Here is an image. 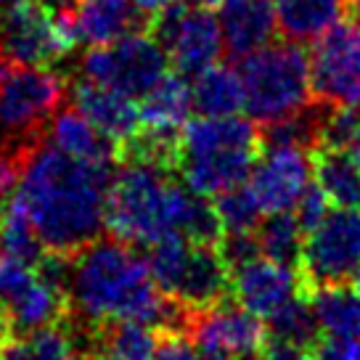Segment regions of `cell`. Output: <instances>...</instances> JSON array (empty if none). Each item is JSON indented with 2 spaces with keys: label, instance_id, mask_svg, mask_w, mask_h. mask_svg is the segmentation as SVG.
Segmentation results:
<instances>
[{
  "label": "cell",
  "instance_id": "ffe728a7",
  "mask_svg": "<svg viewBox=\"0 0 360 360\" xmlns=\"http://www.w3.org/2000/svg\"><path fill=\"white\" fill-rule=\"evenodd\" d=\"M355 0H276L278 32L289 43H313L352 13Z\"/></svg>",
  "mask_w": 360,
  "mask_h": 360
},
{
  "label": "cell",
  "instance_id": "8992f818",
  "mask_svg": "<svg viewBox=\"0 0 360 360\" xmlns=\"http://www.w3.org/2000/svg\"><path fill=\"white\" fill-rule=\"evenodd\" d=\"M244 112L252 122L268 124L304 109L310 96V67L300 43H268L238 61Z\"/></svg>",
  "mask_w": 360,
  "mask_h": 360
},
{
  "label": "cell",
  "instance_id": "f35d334b",
  "mask_svg": "<svg viewBox=\"0 0 360 360\" xmlns=\"http://www.w3.org/2000/svg\"><path fill=\"white\" fill-rule=\"evenodd\" d=\"M19 3H24V0H0V16H3V13H8L11 8H16Z\"/></svg>",
  "mask_w": 360,
  "mask_h": 360
},
{
  "label": "cell",
  "instance_id": "603a6c76",
  "mask_svg": "<svg viewBox=\"0 0 360 360\" xmlns=\"http://www.w3.org/2000/svg\"><path fill=\"white\" fill-rule=\"evenodd\" d=\"M304 297L310 300L323 337L360 339V292L355 283L321 286Z\"/></svg>",
  "mask_w": 360,
  "mask_h": 360
},
{
  "label": "cell",
  "instance_id": "bcb514c9",
  "mask_svg": "<svg viewBox=\"0 0 360 360\" xmlns=\"http://www.w3.org/2000/svg\"><path fill=\"white\" fill-rule=\"evenodd\" d=\"M0 360H3V358H0Z\"/></svg>",
  "mask_w": 360,
  "mask_h": 360
},
{
  "label": "cell",
  "instance_id": "cb8c5ba5",
  "mask_svg": "<svg viewBox=\"0 0 360 360\" xmlns=\"http://www.w3.org/2000/svg\"><path fill=\"white\" fill-rule=\"evenodd\" d=\"M193 112L202 117H231L244 112V85L238 69L212 64L193 77Z\"/></svg>",
  "mask_w": 360,
  "mask_h": 360
},
{
  "label": "cell",
  "instance_id": "f1b7e54d",
  "mask_svg": "<svg viewBox=\"0 0 360 360\" xmlns=\"http://www.w3.org/2000/svg\"><path fill=\"white\" fill-rule=\"evenodd\" d=\"M214 207L223 223V233H255L262 220V210L255 202L247 183L214 196Z\"/></svg>",
  "mask_w": 360,
  "mask_h": 360
},
{
  "label": "cell",
  "instance_id": "7bdbcfd3",
  "mask_svg": "<svg viewBox=\"0 0 360 360\" xmlns=\"http://www.w3.org/2000/svg\"><path fill=\"white\" fill-rule=\"evenodd\" d=\"M352 283H355V289H358V292H360V273H358V276H355V281H352Z\"/></svg>",
  "mask_w": 360,
  "mask_h": 360
},
{
  "label": "cell",
  "instance_id": "7402d4cb",
  "mask_svg": "<svg viewBox=\"0 0 360 360\" xmlns=\"http://www.w3.org/2000/svg\"><path fill=\"white\" fill-rule=\"evenodd\" d=\"M310 167L315 186L326 193L331 207L360 210V167L347 151L315 143L310 148Z\"/></svg>",
  "mask_w": 360,
  "mask_h": 360
},
{
  "label": "cell",
  "instance_id": "5b68a950",
  "mask_svg": "<svg viewBox=\"0 0 360 360\" xmlns=\"http://www.w3.org/2000/svg\"><path fill=\"white\" fill-rule=\"evenodd\" d=\"M146 262L159 289L191 315L231 300V265L217 247L191 244L183 236H165L148 244Z\"/></svg>",
  "mask_w": 360,
  "mask_h": 360
},
{
  "label": "cell",
  "instance_id": "3957f363",
  "mask_svg": "<svg viewBox=\"0 0 360 360\" xmlns=\"http://www.w3.org/2000/svg\"><path fill=\"white\" fill-rule=\"evenodd\" d=\"M172 175L175 172L141 159L120 162L106 193V233L133 247H148L172 233L178 236L180 207L188 186Z\"/></svg>",
  "mask_w": 360,
  "mask_h": 360
},
{
  "label": "cell",
  "instance_id": "ac0fdd59",
  "mask_svg": "<svg viewBox=\"0 0 360 360\" xmlns=\"http://www.w3.org/2000/svg\"><path fill=\"white\" fill-rule=\"evenodd\" d=\"M79 40L90 45H109L127 34L148 32L151 16L133 0H79L75 6Z\"/></svg>",
  "mask_w": 360,
  "mask_h": 360
},
{
  "label": "cell",
  "instance_id": "836d02e7",
  "mask_svg": "<svg viewBox=\"0 0 360 360\" xmlns=\"http://www.w3.org/2000/svg\"><path fill=\"white\" fill-rule=\"evenodd\" d=\"M22 175V162L13 157L11 151L0 146V207L6 204V196L13 188V183Z\"/></svg>",
  "mask_w": 360,
  "mask_h": 360
},
{
  "label": "cell",
  "instance_id": "52a82bcc",
  "mask_svg": "<svg viewBox=\"0 0 360 360\" xmlns=\"http://www.w3.org/2000/svg\"><path fill=\"white\" fill-rule=\"evenodd\" d=\"M297 273L304 294L355 281L360 273V210L331 207L326 217L304 233Z\"/></svg>",
  "mask_w": 360,
  "mask_h": 360
},
{
  "label": "cell",
  "instance_id": "b9f144b4",
  "mask_svg": "<svg viewBox=\"0 0 360 360\" xmlns=\"http://www.w3.org/2000/svg\"><path fill=\"white\" fill-rule=\"evenodd\" d=\"M352 13H355V19L360 24V0H355V6H352Z\"/></svg>",
  "mask_w": 360,
  "mask_h": 360
},
{
  "label": "cell",
  "instance_id": "4dcf8cb0",
  "mask_svg": "<svg viewBox=\"0 0 360 360\" xmlns=\"http://www.w3.org/2000/svg\"><path fill=\"white\" fill-rule=\"evenodd\" d=\"M154 360H199V347L186 331H159Z\"/></svg>",
  "mask_w": 360,
  "mask_h": 360
},
{
  "label": "cell",
  "instance_id": "7a4b0ae2",
  "mask_svg": "<svg viewBox=\"0 0 360 360\" xmlns=\"http://www.w3.org/2000/svg\"><path fill=\"white\" fill-rule=\"evenodd\" d=\"M117 162H82L53 143L34 148L19 175V199L51 255L75 257L103 231L106 193Z\"/></svg>",
  "mask_w": 360,
  "mask_h": 360
},
{
  "label": "cell",
  "instance_id": "60d3db41",
  "mask_svg": "<svg viewBox=\"0 0 360 360\" xmlns=\"http://www.w3.org/2000/svg\"><path fill=\"white\" fill-rule=\"evenodd\" d=\"M6 339H8V331L0 328V358H3V347H6Z\"/></svg>",
  "mask_w": 360,
  "mask_h": 360
},
{
  "label": "cell",
  "instance_id": "8d00e7d4",
  "mask_svg": "<svg viewBox=\"0 0 360 360\" xmlns=\"http://www.w3.org/2000/svg\"><path fill=\"white\" fill-rule=\"evenodd\" d=\"M347 154L355 162H358V167H360V127L355 130V135H352V141H349V146H347Z\"/></svg>",
  "mask_w": 360,
  "mask_h": 360
},
{
  "label": "cell",
  "instance_id": "f6af8a7d",
  "mask_svg": "<svg viewBox=\"0 0 360 360\" xmlns=\"http://www.w3.org/2000/svg\"><path fill=\"white\" fill-rule=\"evenodd\" d=\"M0 328H6V323H3V310H0Z\"/></svg>",
  "mask_w": 360,
  "mask_h": 360
},
{
  "label": "cell",
  "instance_id": "2e32d148",
  "mask_svg": "<svg viewBox=\"0 0 360 360\" xmlns=\"http://www.w3.org/2000/svg\"><path fill=\"white\" fill-rule=\"evenodd\" d=\"M69 96H72V106L85 114L106 138H112L117 148L127 143L141 127L138 103L120 90L77 77L69 85Z\"/></svg>",
  "mask_w": 360,
  "mask_h": 360
},
{
  "label": "cell",
  "instance_id": "9a60e30c",
  "mask_svg": "<svg viewBox=\"0 0 360 360\" xmlns=\"http://www.w3.org/2000/svg\"><path fill=\"white\" fill-rule=\"evenodd\" d=\"M165 51L175 64V72H180L183 77H196L207 67L217 64L223 53L220 22L214 19L212 11L188 6L180 16L175 32L169 34Z\"/></svg>",
  "mask_w": 360,
  "mask_h": 360
},
{
  "label": "cell",
  "instance_id": "4fadbf2b",
  "mask_svg": "<svg viewBox=\"0 0 360 360\" xmlns=\"http://www.w3.org/2000/svg\"><path fill=\"white\" fill-rule=\"evenodd\" d=\"M231 294L249 313L268 321L304 292L297 268L257 255L231 270Z\"/></svg>",
  "mask_w": 360,
  "mask_h": 360
},
{
  "label": "cell",
  "instance_id": "7c38bea8",
  "mask_svg": "<svg viewBox=\"0 0 360 360\" xmlns=\"http://www.w3.org/2000/svg\"><path fill=\"white\" fill-rule=\"evenodd\" d=\"M313 180L310 151L297 146H262L249 172V191L262 214L292 212Z\"/></svg>",
  "mask_w": 360,
  "mask_h": 360
},
{
  "label": "cell",
  "instance_id": "277c9868",
  "mask_svg": "<svg viewBox=\"0 0 360 360\" xmlns=\"http://www.w3.org/2000/svg\"><path fill=\"white\" fill-rule=\"evenodd\" d=\"M69 82L48 67L0 58V146L24 162L45 143L53 114L64 106Z\"/></svg>",
  "mask_w": 360,
  "mask_h": 360
},
{
  "label": "cell",
  "instance_id": "8fae6325",
  "mask_svg": "<svg viewBox=\"0 0 360 360\" xmlns=\"http://www.w3.org/2000/svg\"><path fill=\"white\" fill-rule=\"evenodd\" d=\"M72 51L61 43L51 13L37 0H24L0 16V58L11 64L56 69Z\"/></svg>",
  "mask_w": 360,
  "mask_h": 360
},
{
  "label": "cell",
  "instance_id": "83f0119b",
  "mask_svg": "<svg viewBox=\"0 0 360 360\" xmlns=\"http://www.w3.org/2000/svg\"><path fill=\"white\" fill-rule=\"evenodd\" d=\"M265 326H268V337L300 342V345H318V339L323 337L318 321H315L313 307H310V300L304 294H300L289 304H283L276 315H270Z\"/></svg>",
  "mask_w": 360,
  "mask_h": 360
},
{
  "label": "cell",
  "instance_id": "30bf717a",
  "mask_svg": "<svg viewBox=\"0 0 360 360\" xmlns=\"http://www.w3.org/2000/svg\"><path fill=\"white\" fill-rule=\"evenodd\" d=\"M188 337L199 352H217L231 360H257L268 342V326L259 315L249 313L231 297L193 315Z\"/></svg>",
  "mask_w": 360,
  "mask_h": 360
},
{
  "label": "cell",
  "instance_id": "44dd1931",
  "mask_svg": "<svg viewBox=\"0 0 360 360\" xmlns=\"http://www.w3.org/2000/svg\"><path fill=\"white\" fill-rule=\"evenodd\" d=\"M48 143L82 162H117V143L75 106H61L48 127Z\"/></svg>",
  "mask_w": 360,
  "mask_h": 360
},
{
  "label": "cell",
  "instance_id": "e575fe53",
  "mask_svg": "<svg viewBox=\"0 0 360 360\" xmlns=\"http://www.w3.org/2000/svg\"><path fill=\"white\" fill-rule=\"evenodd\" d=\"M37 3H40L48 13H58V11H69V8H75L79 0H37Z\"/></svg>",
  "mask_w": 360,
  "mask_h": 360
},
{
  "label": "cell",
  "instance_id": "d4e9b609",
  "mask_svg": "<svg viewBox=\"0 0 360 360\" xmlns=\"http://www.w3.org/2000/svg\"><path fill=\"white\" fill-rule=\"evenodd\" d=\"M77 355L79 347L69 321L8 337L3 347V360H75Z\"/></svg>",
  "mask_w": 360,
  "mask_h": 360
},
{
  "label": "cell",
  "instance_id": "f546056e",
  "mask_svg": "<svg viewBox=\"0 0 360 360\" xmlns=\"http://www.w3.org/2000/svg\"><path fill=\"white\" fill-rule=\"evenodd\" d=\"M328 210H331V204H328L326 193L315 186V180H310V186L304 188V193L300 196V202H297V207H294L292 212L297 214V220H300V225H302V231L307 233L313 225H318L323 217H326Z\"/></svg>",
  "mask_w": 360,
  "mask_h": 360
},
{
  "label": "cell",
  "instance_id": "ba28073f",
  "mask_svg": "<svg viewBox=\"0 0 360 360\" xmlns=\"http://www.w3.org/2000/svg\"><path fill=\"white\" fill-rule=\"evenodd\" d=\"M167 51L151 32H135L109 45H96L79 58V77L120 90L130 98H143L167 75Z\"/></svg>",
  "mask_w": 360,
  "mask_h": 360
},
{
  "label": "cell",
  "instance_id": "6da1fadb",
  "mask_svg": "<svg viewBox=\"0 0 360 360\" xmlns=\"http://www.w3.org/2000/svg\"><path fill=\"white\" fill-rule=\"evenodd\" d=\"M64 286L72 302L69 323L77 326L135 321L157 331L186 334L191 326L193 315L159 289L138 247L109 233L67 257Z\"/></svg>",
  "mask_w": 360,
  "mask_h": 360
},
{
  "label": "cell",
  "instance_id": "e0dca14e",
  "mask_svg": "<svg viewBox=\"0 0 360 360\" xmlns=\"http://www.w3.org/2000/svg\"><path fill=\"white\" fill-rule=\"evenodd\" d=\"M217 22L223 32V51L233 61L259 51L278 32L270 0H223Z\"/></svg>",
  "mask_w": 360,
  "mask_h": 360
},
{
  "label": "cell",
  "instance_id": "ee69618b",
  "mask_svg": "<svg viewBox=\"0 0 360 360\" xmlns=\"http://www.w3.org/2000/svg\"><path fill=\"white\" fill-rule=\"evenodd\" d=\"M75 360H90V358H88V355H82V352H79V355H77Z\"/></svg>",
  "mask_w": 360,
  "mask_h": 360
},
{
  "label": "cell",
  "instance_id": "d6986e66",
  "mask_svg": "<svg viewBox=\"0 0 360 360\" xmlns=\"http://www.w3.org/2000/svg\"><path fill=\"white\" fill-rule=\"evenodd\" d=\"M191 112L193 96L188 79L180 72H172V75L167 72L138 103V114H141L138 130L178 138L183 124L191 120Z\"/></svg>",
  "mask_w": 360,
  "mask_h": 360
},
{
  "label": "cell",
  "instance_id": "74e56055",
  "mask_svg": "<svg viewBox=\"0 0 360 360\" xmlns=\"http://www.w3.org/2000/svg\"><path fill=\"white\" fill-rule=\"evenodd\" d=\"M188 6H196V8H207V11H214V8H220V3L223 0H186Z\"/></svg>",
  "mask_w": 360,
  "mask_h": 360
},
{
  "label": "cell",
  "instance_id": "484cf974",
  "mask_svg": "<svg viewBox=\"0 0 360 360\" xmlns=\"http://www.w3.org/2000/svg\"><path fill=\"white\" fill-rule=\"evenodd\" d=\"M0 255L22 259L32 268H40L48 257V249L34 233L32 220L16 191L0 207Z\"/></svg>",
  "mask_w": 360,
  "mask_h": 360
},
{
  "label": "cell",
  "instance_id": "ab89813d",
  "mask_svg": "<svg viewBox=\"0 0 360 360\" xmlns=\"http://www.w3.org/2000/svg\"><path fill=\"white\" fill-rule=\"evenodd\" d=\"M199 360H231L225 355H217V352H199Z\"/></svg>",
  "mask_w": 360,
  "mask_h": 360
},
{
  "label": "cell",
  "instance_id": "1f68e13d",
  "mask_svg": "<svg viewBox=\"0 0 360 360\" xmlns=\"http://www.w3.org/2000/svg\"><path fill=\"white\" fill-rule=\"evenodd\" d=\"M257 360H315V345H300V342L268 337Z\"/></svg>",
  "mask_w": 360,
  "mask_h": 360
},
{
  "label": "cell",
  "instance_id": "5bb4252c",
  "mask_svg": "<svg viewBox=\"0 0 360 360\" xmlns=\"http://www.w3.org/2000/svg\"><path fill=\"white\" fill-rule=\"evenodd\" d=\"M262 146H212L199 151H180L175 172L202 196H220L249 180Z\"/></svg>",
  "mask_w": 360,
  "mask_h": 360
},
{
  "label": "cell",
  "instance_id": "4316f807",
  "mask_svg": "<svg viewBox=\"0 0 360 360\" xmlns=\"http://www.w3.org/2000/svg\"><path fill=\"white\" fill-rule=\"evenodd\" d=\"M255 233H257L259 255L276 259V262H283L289 268L300 265L304 231L294 212L262 214V220H259Z\"/></svg>",
  "mask_w": 360,
  "mask_h": 360
},
{
  "label": "cell",
  "instance_id": "d6a6232c",
  "mask_svg": "<svg viewBox=\"0 0 360 360\" xmlns=\"http://www.w3.org/2000/svg\"><path fill=\"white\" fill-rule=\"evenodd\" d=\"M315 360H360V339L321 337L315 345Z\"/></svg>",
  "mask_w": 360,
  "mask_h": 360
},
{
  "label": "cell",
  "instance_id": "9c48e42d",
  "mask_svg": "<svg viewBox=\"0 0 360 360\" xmlns=\"http://www.w3.org/2000/svg\"><path fill=\"white\" fill-rule=\"evenodd\" d=\"M307 67L313 101L360 109V24L339 22L313 40Z\"/></svg>",
  "mask_w": 360,
  "mask_h": 360
},
{
  "label": "cell",
  "instance_id": "d590c367",
  "mask_svg": "<svg viewBox=\"0 0 360 360\" xmlns=\"http://www.w3.org/2000/svg\"><path fill=\"white\" fill-rule=\"evenodd\" d=\"M133 3L143 13H148V16H151V13H157L159 8H165V6H167V3H172V0H133Z\"/></svg>",
  "mask_w": 360,
  "mask_h": 360
}]
</instances>
